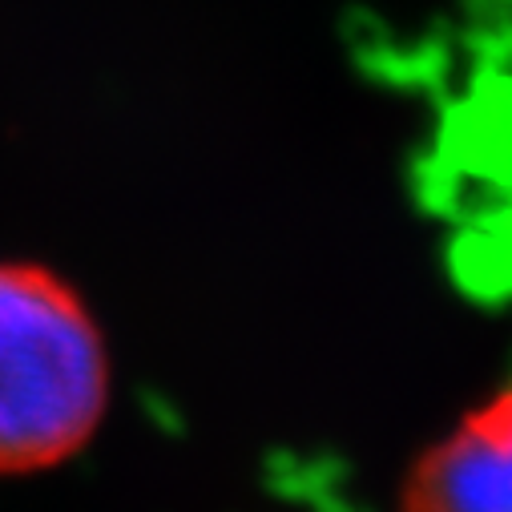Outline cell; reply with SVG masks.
Returning <instances> with one entry per match:
<instances>
[{
    "instance_id": "6da1fadb",
    "label": "cell",
    "mask_w": 512,
    "mask_h": 512,
    "mask_svg": "<svg viewBox=\"0 0 512 512\" xmlns=\"http://www.w3.org/2000/svg\"><path fill=\"white\" fill-rule=\"evenodd\" d=\"M109 408V351L85 299L33 263H0V476L77 456Z\"/></svg>"
},
{
    "instance_id": "7a4b0ae2",
    "label": "cell",
    "mask_w": 512,
    "mask_h": 512,
    "mask_svg": "<svg viewBox=\"0 0 512 512\" xmlns=\"http://www.w3.org/2000/svg\"><path fill=\"white\" fill-rule=\"evenodd\" d=\"M404 512H512V383L468 408L408 468Z\"/></svg>"
}]
</instances>
